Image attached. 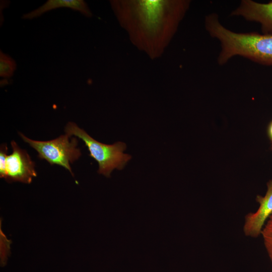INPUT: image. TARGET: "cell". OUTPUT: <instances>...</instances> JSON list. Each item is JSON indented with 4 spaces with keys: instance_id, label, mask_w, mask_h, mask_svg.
Returning <instances> with one entry per match:
<instances>
[{
    "instance_id": "2",
    "label": "cell",
    "mask_w": 272,
    "mask_h": 272,
    "mask_svg": "<svg viewBox=\"0 0 272 272\" xmlns=\"http://www.w3.org/2000/svg\"><path fill=\"white\" fill-rule=\"evenodd\" d=\"M205 27L210 36L220 44L217 57L219 65L240 56L260 64L272 66V35L232 31L222 25L215 13L206 15Z\"/></svg>"
},
{
    "instance_id": "9",
    "label": "cell",
    "mask_w": 272,
    "mask_h": 272,
    "mask_svg": "<svg viewBox=\"0 0 272 272\" xmlns=\"http://www.w3.org/2000/svg\"><path fill=\"white\" fill-rule=\"evenodd\" d=\"M17 64L9 55L0 51V76L4 78H10L14 74Z\"/></svg>"
},
{
    "instance_id": "11",
    "label": "cell",
    "mask_w": 272,
    "mask_h": 272,
    "mask_svg": "<svg viewBox=\"0 0 272 272\" xmlns=\"http://www.w3.org/2000/svg\"><path fill=\"white\" fill-rule=\"evenodd\" d=\"M267 135L271 142V148L272 149V120L270 122L267 127Z\"/></svg>"
},
{
    "instance_id": "8",
    "label": "cell",
    "mask_w": 272,
    "mask_h": 272,
    "mask_svg": "<svg viewBox=\"0 0 272 272\" xmlns=\"http://www.w3.org/2000/svg\"><path fill=\"white\" fill-rule=\"evenodd\" d=\"M68 8L77 11L87 17H91L92 13L87 3L82 0H48L42 6L29 13L24 14V19H32L44 13L57 8Z\"/></svg>"
},
{
    "instance_id": "1",
    "label": "cell",
    "mask_w": 272,
    "mask_h": 272,
    "mask_svg": "<svg viewBox=\"0 0 272 272\" xmlns=\"http://www.w3.org/2000/svg\"><path fill=\"white\" fill-rule=\"evenodd\" d=\"M188 1H111L121 25L139 48L160 54L187 11Z\"/></svg>"
},
{
    "instance_id": "10",
    "label": "cell",
    "mask_w": 272,
    "mask_h": 272,
    "mask_svg": "<svg viewBox=\"0 0 272 272\" xmlns=\"http://www.w3.org/2000/svg\"><path fill=\"white\" fill-rule=\"evenodd\" d=\"M264 246L272 264V214L265 222L261 232Z\"/></svg>"
},
{
    "instance_id": "4",
    "label": "cell",
    "mask_w": 272,
    "mask_h": 272,
    "mask_svg": "<svg viewBox=\"0 0 272 272\" xmlns=\"http://www.w3.org/2000/svg\"><path fill=\"white\" fill-rule=\"evenodd\" d=\"M23 140L34 149L38 154V157L47 161L51 165L62 166L72 174L70 163H73L81 155L80 150L77 148L76 138H70L66 134L48 141H38L30 139L22 133L19 132Z\"/></svg>"
},
{
    "instance_id": "3",
    "label": "cell",
    "mask_w": 272,
    "mask_h": 272,
    "mask_svg": "<svg viewBox=\"0 0 272 272\" xmlns=\"http://www.w3.org/2000/svg\"><path fill=\"white\" fill-rule=\"evenodd\" d=\"M64 130L70 137L75 135L84 142L89 151V156L98 163V172L107 177L110 176L114 169H122L131 158L130 155L123 153L126 148L124 143L118 142L112 145L100 143L71 122L66 124Z\"/></svg>"
},
{
    "instance_id": "5",
    "label": "cell",
    "mask_w": 272,
    "mask_h": 272,
    "mask_svg": "<svg viewBox=\"0 0 272 272\" xmlns=\"http://www.w3.org/2000/svg\"><path fill=\"white\" fill-rule=\"evenodd\" d=\"M12 153L8 155L3 171L0 172L1 178L9 182H21L30 184L32 178L37 176L35 163L25 150L21 149L12 141Z\"/></svg>"
},
{
    "instance_id": "6",
    "label": "cell",
    "mask_w": 272,
    "mask_h": 272,
    "mask_svg": "<svg viewBox=\"0 0 272 272\" xmlns=\"http://www.w3.org/2000/svg\"><path fill=\"white\" fill-rule=\"evenodd\" d=\"M260 25L262 33L272 35V1L260 3L252 0H242L230 14Z\"/></svg>"
},
{
    "instance_id": "7",
    "label": "cell",
    "mask_w": 272,
    "mask_h": 272,
    "mask_svg": "<svg viewBox=\"0 0 272 272\" xmlns=\"http://www.w3.org/2000/svg\"><path fill=\"white\" fill-rule=\"evenodd\" d=\"M267 191L264 196L257 195L256 201L259 207L256 212L249 213L245 216L243 232L245 236L257 238L269 217L272 214V179L266 184Z\"/></svg>"
}]
</instances>
